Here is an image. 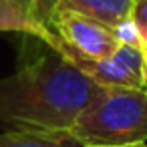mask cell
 <instances>
[{
  "instance_id": "30bf717a",
  "label": "cell",
  "mask_w": 147,
  "mask_h": 147,
  "mask_svg": "<svg viewBox=\"0 0 147 147\" xmlns=\"http://www.w3.org/2000/svg\"><path fill=\"white\" fill-rule=\"evenodd\" d=\"M59 4V0H34V12L38 16L40 22H45L49 26L53 14H55V8Z\"/></svg>"
},
{
  "instance_id": "8992f818",
  "label": "cell",
  "mask_w": 147,
  "mask_h": 147,
  "mask_svg": "<svg viewBox=\"0 0 147 147\" xmlns=\"http://www.w3.org/2000/svg\"><path fill=\"white\" fill-rule=\"evenodd\" d=\"M131 4L133 0H59L55 12H75L113 28L119 20L131 14Z\"/></svg>"
},
{
  "instance_id": "277c9868",
  "label": "cell",
  "mask_w": 147,
  "mask_h": 147,
  "mask_svg": "<svg viewBox=\"0 0 147 147\" xmlns=\"http://www.w3.org/2000/svg\"><path fill=\"white\" fill-rule=\"evenodd\" d=\"M49 26L63 45L87 59L103 61L119 49V42L115 40L109 26L75 12L57 10Z\"/></svg>"
},
{
  "instance_id": "5bb4252c",
  "label": "cell",
  "mask_w": 147,
  "mask_h": 147,
  "mask_svg": "<svg viewBox=\"0 0 147 147\" xmlns=\"http://www.w3.org/2000/svg\"><path fill=\"white\" fill-rule=\"evenodd\" d=\"M145 93H147V87H145Z\"/></svg>"
},
{
  "instance_id": "3957f363",
  "label": "cell",
  "mask_w": 147,
  "mask_h": 147,
  "mask_svg": "<svg viewBox=\"0 0 147 147\" xmlns=\"http://www.w3.org/2000/svg\"><path fill=\"white\" fill-rule=\"evenodd\" d=\"M49 49L57 51L65 61H69L75 69H79L87 79H91L99 87H119V89H145V61L143 47H119L109 59L95 61L77 55L67 45H63L53 32L47 42Z\"/></svg>"
},
{
  "instance_id": "9c48e42d",
  "label": "cell",
  "mask_w": 147,
  "mask_h": 147,
  "mask_svg": "<svg viewBox=\"0 0 147 147\" xmlns=\"http://www.w3.org/2000/svg\"><path fill=\"white\" fill-rule=\"evenodd\" d=\"M143 38V45H147V0H133L131 14H129Z\"/></svg>"
},
{
  "instance_id": "7a4b0ae2",
  "label": "cell",
  "mask_w": 147,
  "mask_h": 147,
  "mask_svg": "<svg viewBox=\"0 0 147 147\" xmlns=\"http://www.w3.org/2000/svg\"><path fill=\"white\" fill-rule=\"evenodd\" d=\"M71 133L85 145L129 147L147 141L145 89L101 87L99 95L79 115Z\"/></svg>"
},
{
  "instance_id": "4fadbf2b",
  "label": "cell",
  "mask_w": 147,
  "mask_h": 147,
  "mask_svg": "<svg viewBox=\"0 0 147 147\" xmlns=\"http://www.w3.org/2000/svg\"><path fill=\"white\" fill-rule=\"evenodd\" d=\"M85 147H109V145H85Z\"/></svg>"
},
{
  "instance_id": "8fae6325",
  "label": "cell",
  "mask_w": 147,
  "mask_h": 147,
  "mask_svg": "<svg viewBox=\"0 0 147 147\" xmlns=\"http://www.w3.org/2000/svg\"><path fill=\"white\" fill-rule=\"evenodd\" d=\"M143 61H145V79H147V45L143 47Z\"/></svg>"
},
{
  "instance_id": "6da1fadb",
  "label": "cell",
  "mask_w": 147,
  "mask_h": 147,
  "mask_svg": "<svg viewBox=\"0 0 147 147\" xmlns=\"http://www.w3.org/2000/svg\"><path fill=\"white\" fill-rule=\"evenodd\" d=\"M101 87L45 45L0 79V125L16 131H71Z\"/></svg>"
},
{
  "instance_id": "ba28073f",
  "label": "cell",
  "mask_w": 147,
  "mask_h": 147,
  "mask_svg": "<svg viewBox=\"0 0 147 147\" xmlns=\"http://www.w3.org/2000/svg\"><path fill=\"white\" fill-rule=\"evenodd\" d=\"M111 30H113L115 40L119 42V47H139V49L145 47L143 38H141V34H139V30H137V26H135V22H133L131 16L119 20Z\"/></svg>"
},
{
  "instance_id": "7c38bea8",
  "label": "cell",
  "mask_w": 147,
  "mask_h": 147,
  "mask_svg": "<svg viewBox=\"0 0 147 147\" xmlns=\"http://www.w3.org/2000/svg\"><path fill=\"white\" fill-rule=\"evenodd\" d=\"M129 147H147L145 143H135V145H129Z\"/></svg>"
},
{
  "instance_id": "5b68a950",
  "label": "cell",
  "mask_w": 147,
  "mask_h": 147,
  "mask_svg": "<svg viewBox=\"0 0 147 147\" xmlns=\"http://www.w3.org/2000/svg\"><path fill=\"white\" fill-rule=\"evenodd\" d=\"M0 32H14L47 45L53 36L51 26L38 20L32 0H0Z\"/></svg>"
},
{
  "instance_id": "52a82bcc",
  "label": "cell",
  "mask_w": 147,
  "mask_h": 147,
  "mask_svg": "<svg viewBox=\"0 0 147 147\" xmlns=\"http://www.w3.org/2000/svg\"><path fill=\"white\" fill-rule=\"evenodd\" d=\"M0 147H85L71 131H0Z\"/></svg>"
}]
</instances>
